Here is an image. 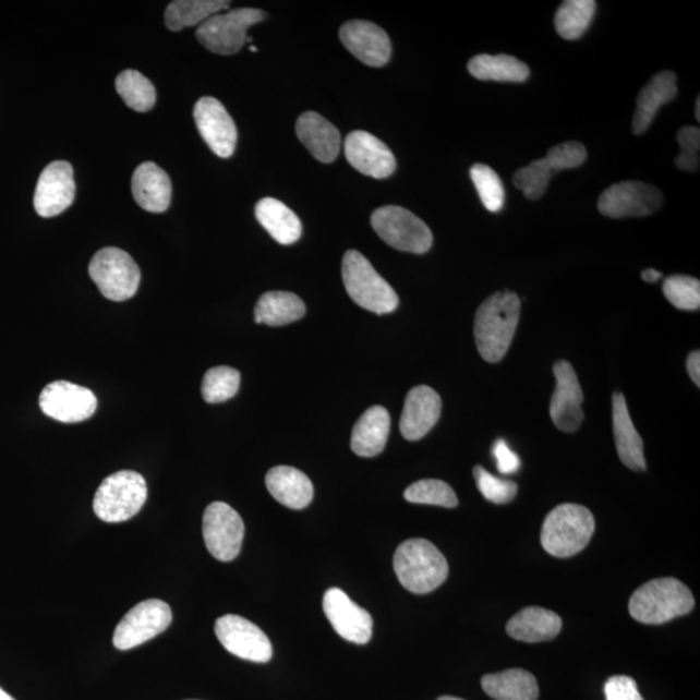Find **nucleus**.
<instances>
[{
  "label": "nucleus",
  "instance_id": "nucleus-1",
  "mask_svg": "<svg viewBox=\"0 0 700 700\" xmlns=\"http://www.w3.org/2000/svg\"><path fill=\"white\" fill-rule=\"evenodd\" d=\"M520 299L511 291L492 294L475 315L476 347L486 362L497 363L509 350L520 317Z\"/></svg>",
  "mask_w": 700,
  "mask_h": 700
},
{
  "label": "nucleus",
  "instance_id": "nucleus-2",
  "mask_svg": "<svg viewBox=\"0 0 700 700\" xmlns=\"http://www.w3.org/2000/svg\"><path fill=\"white\" fill-rule=\"evenodd\" d=\"M394 567L401 586L414 594L434 592L449 575L443 553L424 539L402 542L395 553Z\"/></svg>",
  "mask_w": 700,
  "mask_h": 700
},
{
  "label": "nucleus",
  "instance_id": "nucleus-3",
  "mask_svg": "<svg viewBox=\"0 0 700 700\" xmlns=\"http://www.w3.org/2000/svg\"><path fill=\"white\" fill-rule=\"evenodd\" d=\"M696 606L690 589L674 578L651 580L638 588L629 601V614L648 626H659L688 615Z\"/></svg>",
  "mask_w": 700,
  "mask_h": 700
},
{
  "label": "nucleus",
  "instance_id": "nucleus-4",
  "mask_svg": "<svg viewBox=\"0 0 700 700\" xmlns=\"http://www.w3.org/2000/svg\"><path fill=\"white\" fill-rule=\"evenodd\" d=\"M595 520L586 506L563 504L547 515L541 531V544L557 558H569L583 551L592 540Z\"/></svg>",
  "mask_w": 700,
  "mask_h": 700
},
{
  "label": "nucleus",
  "instance_id": "nucleus-5",
  "mask_svg": "<svg viewBox=\"0 0 700 700\" xmlns=\"http://www.w3.org/2000/svg\"><path fill=\"white\" fill-rule=\"evenodd\" d=\"M341 271L346 290L357 305L379 315L396 311L398 297L394 288L360 252L346 253Z\"/></svg>",
  "mask_w": 700,
  "mask_h": 700
},
{
  "label": "nucleus",
  "instance_id": "nucleus-6",
  "mask_svg": "<svg viewBox=\"0 0 700 700\" xmlns=\"http://www.w3.org/2000/svg\"><path fill=\"white\" fill-rule=\"evenodd\" d=\"M147 494V483L141 473L119 471L102 480L95 493L94 511L107 523H121L142 510Z\"/></svg>",
  "mask_w": 700,
  "mask_h": 700
},
{
  "label": "nucleus",
  "instance_id": "nucleus-7",
  "mask_svg": "<svg viewBox=\"0 0 700 700\" xmlns=\"http://www.w3.org/2000/svg\"><path fill=\"white\" fill-rule=\"evenodd\" d=\"M94 283L102 297L112 301L132 299L141 285V270L125 251L108 246L95 253L88 265Z\"/></svg>",
  "mask_w": 700,
  "mask_h": 700
},
{
  "label": "nucleus",
  "instance_id": "nucleus-8",
  "mask_svg": "<svg viewBox=\"0 0 700 700\" xmlns=\"http://www.w3.org/2000/svg\"><path fill=\"white\" fill-rule=\"evenodd\" d=\"M372 226L384 242L398 251L423 255L434 242L429 226L414 213L397 205L376 209L372 216Z\"/></svg>",
  "mask_w": 700,
  "mask_h": 700
},
{
  "label": "nucleus",
  "instance_id": "nucleus-9",
  "mask_svg": "<svg viewBox=\"0 0 700 700\" xmlns=\"http://www.w3.org/2000/svg\"><path fill=\"white\" fill-rule=\"evenodd\" d=\"M267 17L257 9H238L216 13L197 27L196 38L208 51L217 55H233L242 50L246 31Z\"/></svg>",
  "mask_w": 700,
  "mask_h": 700
},
{
  "label": "nucleus",
  "instance_id": "nucleus-10",
  "mask_svg": "<svg viewBox=\"0 0 700 700\" xmlns=\"http://www.w3.org/2000/svg\"><path fill=\"white\" fill-rule=\"evenodd\" d=\"M171 620L173 614L168 603L160 600L143 601L130 610L116 627L114 648L126 651L141 647L167 630Z\"/></svg>",
  "mask_w": 700,
  "mask_h": 700
},
{
  "label": "nucleus",
  "instance_id": "nucleus-11",
  "mask_svg": "<svg viewBox=\"0 0 700 700\" xmlns=\"http://www.w3.org/2000/svg\"><path fill=\"white\" fill-rule=\"evenodd\" d=\"M245 527L231 506L213 503L203 517V536L209 553L217 560L231 562L242 551Z\"/></svg>",
  "mask_w": 700,
  "mask_h": 700
},
{
  "label": "nucleus",
  "instance_id": "nucleus-12",
  "mask_svg": "<svg viewBox=\"0 0 700 700\" xmlns=\"http://www.w3.org/2000/svg\"><path fill=\"white\" fill-rule=\"evenodd\" d=\"M662 191L651 184L626 181L613 184L599 198V210L608 218L644 217L662 208Z\"/></svg>",
  "mask_w": 700,
  "mask_h": 700
},
{
  "label": "nucleus",
  "instance_id": "nucleus-13",
  "mask_svg": "<svg viewBox=\"0 0 700 700\" xmlns=\"http://www.w3.org/2000/svg\"><path fill=\"white\" fill-rule=\"evenodd\" d=\"M216 636L230 654L253 663H267L273 657L269 638L256 624L238 615L219 617L215 626Z\"/></svg>",
  "mask_w": 700,
  "mask_h": 700
},
{
  "label": "nucleus",
  "instance_id": "nucleus-14",
  "mask_svg": "<svg viewBox=\"0 0 700 700\" xmlns=\"http://www.w3.org/2000/svg\"><path fill=\"white\" fill-rule=\"evenodd\" d=\"M39 407L47 417L61 423H79L92 418L98 400L90 389L71 382L58 381L43 390Z\"/></svg>",
  "mask_w": 700,
  "mask_h": 700
},
{
  "label": "nucleus",
  "instance_id": "nucleus-15",
  "mask_svg": "<svg viewBox=\"0 0 700 700\" xmlns=\"http://www.w3.org/2000/svg\"><path fill=\"white\" fill-rule=\"evenodd\" d=\"M194 119L198 133L213 153L222 159H229L237 147L238 130L222 102L210 96L198 99Z\"/></svg>",
  "mask_w": 700,
  "mask_h": 700
},
{
  "label": "nucleus",
  "instance_id": "nucleus-16",
  "mask_svg": "<svg viewBox=\"0 0 700 700\" xmlns=\"http://www.w3.org/2000/svg\"><path fill=\"white\" fill-rule=\"evenodd\" d=\"M74 196L72 165L67 161H53L47 165L39 177L34 194V208L40 217L59 216L71 207Z\"/></svg>",
  "mask_w": 700,
  "mask_h": 700
},
{
  "label": "nucleus",
  "instance_id": "nucleus-17",
  "mask_svg": "<svg viewBox=\"0 0 700 700\" xmlns=\"http://www.w3.org/2000/svg\"><path fill=\"white\" fill-rule=\"evenodd\" d=\"M554 375L557 387L552 397L551 417L558 430L571 434L580 429L583 421V394L579 377L571 363L565 360L555 362Z\"/></svg>",
  "mask_w": 700,
  "mask_h": 700
},
{
  "label": "nucleus",
  "instance_id": "nucleus-18",
  "mask_svg": "<svg viewBox=\"0 0 700 700\" xmlns=\"http://www.w3.org/2000/svg\"><path fill=\"white\" fill-rule=\"evenodd\" d=\"M324 611L333 628L349 642L365 644L373 637V617L365 608L355 605L338 588L328 589L324 596Z\"/></svg>",
  "mask_w": 700,
  "mask_h": 700
},
{
  "label": "nucleus",
  "instance_id": "nucleus-19",
  "mask_svg": "<svg viewBox=\"0 0 700 700\" xmlns=\"http://www.w3.org/2000/svg\"><path fill=\"white\" fill-rule=\"evenodd\" d=\"M339 36L347 50L369 67H384L393 55L388 34L376 24L353 20L340 27Z\"/></svg>",
  "mask_w": 700,
  "mask_h": 700
},
{
  "label": "nucleus",
  "instance_id": "nucleus-20",
  "mask_svg": "<svg viewBox=\"0 0 700 700\" xmlns=\"http://www.w3.org/2000/svg\"><path fill=\"white\" fill-rule=\"evenodd\" d=\"M345 149L348 162L362 174L384 180L395 173L393 150L373 134L355 130L347 136Z\"/></svg>",
  "mask_w": 700,
  "mask_h": 700
},
{
  "label": "nucleus",
  "instance_id": "nucleus-21",
  "mask_svg": "<svg viewBox=\"0 0 700 700\" xmlns=\"http://www.w3.org/2000/svg\"><path fill=\"white\" fill-rule=\"evenodd\" d=\"M442 398L436 390L420 386L410 390L402 410L400 431L409 442L421 440L442 415Z\"/></svg>",
  "mask_w": 700,
  "mask_h": 700
},
{
  "label": "nucleus",
  "instance_id": "nucleus-22",
  "mask_svg": "<svg viewBox=\"0 0 700 700\" xmlns=\"http://www.w3.org/2000/svg\"><path fill=\"white\" fill-rule=\"evenodd\" d=\"M297 134L300 142L318 161L331 164L338 159L341 135L324 116L315 112L301 114L297 122Z\"/></svg>",
  "mask_w": 700,
  "mask_h": 700
},
{
  "label": "nucleus",
  "instance_id": "nucleus-23",
  "mask_svg": "<svg viewBox=\"0 0 700 700\" xmlns=\"http://www.w3.org/2000/svg\"><path fill=\"white\" fill-rule=\"evenodd\" d=\"M266 488L288 509L301 510L311 505L314 488L303 471L290 466H277L267 472Z\"/></svg>",
  "mask_w": 700,
  "mask_h": 700
},
{
  "label": "nucleus",
  "instance_id": "nucleus-24",
  "mask_svg": "<svg viewBox=\"0 0 700 700\" xmlns=\"http://www.w3.org/2000/svg\"><path fill=\"white\" fill-rule=\"evenodd\" d=\"M132 191L136 204L150 213H162L171 202V181L167 171L155 162H143L135 169Z\"/></svg>",
  "mask_w": 700,
  "mask_h": 700
},
{
  "label": "nucleus",
  "instance_id": "nucleus-25",
  "mask_svg": "<svg viewBox=\"0 0 700 700\" xmlns=\"http://www.w3.org/2000/svg\"><path fill=\"white\" fill-rule=\"evenodd\" d=\"M613 425L617 455L620 461L633 471L647 470L643 442L629 415L626 397L621 393L613 396Z\"/></svg>",
  "mask_w": 700,
  "mask_h": 700
},
{
  "label": "nucleus",
  "instance_id": "nucleus-26",
  "mask_svg": "<svg viewBox=\"0 0 700 700\" xmlns=\"http://www.w3.org/2000/svg\"><path fill=\"white\" fill-rule=\"evenodd\" d=\"M677 95V75L663 71L654 75L637 96V109L631 122L636 135H641L653 123L659 108L674 100Z\"/></svg>",
  "mask_w": 700,
  "mask_h": 700
},
{
  "label": "nucleus",
  "instance_id": "nucleus-27",
  "mask_svg": "<svg viewBox=\"0 0 700 700\" xmlns=\"http://www.w3.org/2000/svg\"><path fill=\"white\" fill-rule=\"evenodd\" d=\"M560 617L551 610L528 607L521 610L507 623V635L521 642L551 641L562 630Z\"/></svg>",
  "mask_w": 700,
  "mask_h": 700
},
{
  "label": "nucleus",
  "instance_id": "nucleus-28",
  "mask_svg": "<svg viewBox=\"0 0 700 700\" xmlns=\"http://www.w3.org/2000/svg\"><path fill=\"white\" fill-rule=\"evenodd\" d=\"M390 417L386 408L373 407L357 421L350 446L357 456L375 457L386 448Z\"/></svg>",
  "mask_w": 700,
  "mask_h": 700
},
{
  "label": "nucleus",
  "instance_id": "nucleus-29",
  "mask_svg": "<svg viewBox=\"0 0 700 700\" xmlns=\"http://www.w3.org/2000/svg\"><path fill=\"white\" fill-rule=\"evenodd\" d=\"M255 212L257 221L279 244L290 245L301 238L303 226L299 217L277 198H261Z\"/></svg>",
  "mask_w": 700,
  "mask_h": 700
},
{
  "label": "nucleus",
  "instance_id": "nucleus-30",
  "mask_svg": "<svg viewBox=\"0 0 700 700\" xmlns=\"http://www.w3.org/2000/svg\"><path fill=\"white\" fill-rule=\"evenodd\" d=\"M482 686L486 695L496 700H538V679L524 669H507L485 675Z\"/></svg>",
  "mask_w": 700,
  "mask_h": 700
},
{
  "label": "nucleus",
  "instance_id": "nucleus-31",
  "mask_svg": "<svg viewBox=\"0 0 700 700\" xmlns=\"http://www.w3.org/2000/svg\"><path fill=\"white\" fill-rule=\"evenodd\" d=\"M305 312L304 301L297 294L271 291L264 293L257 301L255 321L258 325L279 327L303 318Z\"/></svg>",
  "mask_w": 700,
  "mask_h": 700
},
{
  "label": "nucleus",
  "instance_id": "nucleus-32",
  "mask_svg": "<svg viewBox=\"0 0 700 700\" xmlns=\"http://www.w3.org/2000/svg\"><path fill=\"white\" fill-rule=\"evenodd\" d=\"M472 77L480 81L524 82L530 77V68L510 55H476L469 64Z\"/></svg>",
  "mask_w": 700,
  "mask_h": 700
},
{
  "label": "nucleus",
  "instance_id": "nucleus-33",
  "mask_svg": "<svg viewBox=\"0 0 700 700\" xmlns=\"http://www.w3.org/2000/svg\"><path fill=\"white\" fill-rule=\"evenodd\" d=\"M229 5L230 2L225 0H176L165 11V25L171 32L202 25L216 13L228 10Z\"/></svg>",
  "mask_w": 700,
  "mask_h": 700
},
{
  "label": "nucleus",
  "instance_id": "nucleus-34",
  "mask_svg": "<svg viewBox=\"0 0 700 700\" xmlns=\"http://www.w3.org/2000/svg\"><path fill=\"white\" fill-rule=\"evenodd\" d=\"M595 10L594 0H567L555 13V29L563 39H578L592 24Z\"/></svg>",
  "mask_w": 700,
  "mask_h": 700
},
{
  "label": "nucleus",
  "instance_id": "nucleus-35",
  "mask_svg": "<svg viewBox=\"0 0 700 700\" xmlns=\"http://www.w3.org/2000/svg\"><path fill=\"white\" fill-rule=\"evenodd\" d=\"M116 90L126 106L136 112H148L155 107V86L138 71L129 70L120 73L116 80Z\"/></svg>",
  "mask_w": 700,
  "mask_h": 700
},
{
  "label": "nucleus",
  "instance_id": "nucleus-36",
  "mask_svg": "<svg viewBox=\"0 0 700 700\" xmlns=\"http://www.w3.org/2000/svg\"><path fill=\"white\" fill-rule=\"evenodd\" d=\"M405 499L411 504L442 506L452 509L458 505V498L449 484L436 479L420 480L411 484L403 493Z\"/></svg>",
  "mask_w": 700,
  "mask_h": 700
},
{
  "label": "nucleus",
  "instance_id": "nucleus-37",
  "mask_svg": "<svg viewBox=\"0 0 700 700\" xmlns=\"http://www.w3.org/2000/svg\"><path fill=\"white\" fill-rule=\"evenodd\" d=\"M240 373L229 366H218L208 370L202 383V395L208 403H219L230 400L238 394Z\"/></svg>",
  "mask_w": 700,
  "mask_h": 700
},
{
  "label": "nucleus",
  "instance_id": "nucleus-38",
  "mask_svg": "<svg viewBox=\"0 0 700 700\" xmlns=\"http://www.w3.org/2000/svg\"><path fill=\"white\" fill-rule=\"evenodd\" d=\"M555 174L552 165L545 159L534 160L521 168L512 177L514 186L523 191L528 201H539Z\"/></svg>",
  "mask_w": 700,
  "mask_h": 700
},
{
  "label": "nucleus",
  "instance_id": "nucleus-39",
  "mask_svg": "<svg viewBox=\"0 0 700 700\" xmlns=\"http://www.w3.org/2000/svg\"><path fill=\"white\" fill-rule=\"evenodd\" d=\"M473 184L484 204L492 213L503 209L505 204V189L499 176L488 165L476 164L470 170Z\"/></svg>",
  "mask_w": 700,
  "mask_h": 700
},
{
  "label": "nucleus",
  "instance_id": "nucleus-40",
  "mask_svg": "<svg viewBox=\"0 0 700 700\" xmlns=\"http://www.w3.org/2000/svg\"><path fill=\"white\" fill-rule=\"evenodd\" d=\"M664 297L679 311H698L700 281L688 276H672L664 280Z\"/></svg>",
  "mask_w": 700,
  "mask_h": 700
},
{
  "label": "nucleus",
  "instance_id": "nucleus-41",
  "mask_svg": "<svg viewBox=\"0 0 700 700\" xmlns=\"http://www.w3.org/2000/svg\"><path fill=\"white\" fill-rule=\"evenodd\" d=\"M473 478L476 480L479 491L482 492L485 499L491 500L493 504L506 505L517 496V484L510 482V480L493 476L482 466H476L473 469Z\"/></svg>",
  "mask_w": 700,
  "mask_h": 700
},
{
  "label": "nucleus",
  "instance_id": "nucleus-42",
  "mask_svg": "<svg viewBox=\"0 0 700 700\" xmlns=\"http://www.w3.org/2000/svg\"><path fill=\"white\" fill-rule=\"evenodd\" d=\"M677 141L681 150L676 157V167L695 173L699 169L700 130L696 126L679 129Z\"/></svg>",
  "mask_w": 700,
  "mask_h": 700
},
{
  "label": "nucleus",
  "instance_id": "nucleus-43",
  "mask_svg": "<svg viewBox=\"0 0 700 700\" xmlns=\"http://www.w3.org/2000/svg\"><path fill=\"white\" fill-rule=\"evenodd\" d=\"M588 150L580 142L557 144L547 150L545 159L552 165L555 173L560 170L579 168L586 162Z\"/></svg>",
  "mask_w": 700,
  "mask_h": 700
},
{
  "label": "nucleus",
  "instance_id": "nucleus-44",
  "mask_svg": "<svg viewBox=\"0 0 700 700\" xmlns=\"http://www.w3.org/2000/svg\"><path fill=\"white\" fill-rule=\"evenodd\" d=\"M606 700H644L637 683L629 676H614L605 684Z\"/></svg>",
  "mask_w": 700,
  "mask_h": 700
},
{
  "label": "nucleus",
  "instance_id": "nucleus-45",
  "mask_svg": "<svg viewBox=\"0 0 700 700\" xmlns=\"http://www.w3.org/2000/svg\"><path fill=\"white\" fill-rule=\"evenodd\" d=\"M493 456L497 461V469L504 475H511L520 469V459L504 440H497L493 446Z\"/></svg>",
  "mask_w": 700,
  "mask_h": 700
},
{
  "label": "nucleus",
  "instance_id": "nucleus-46",
  "mask_svg": "<svg viewBox=\"0 0 700 700\" xmlns=\"http://www.w3.org/2000/svg\"><path fill=\"white\" fill-rule=\"evenodd\" d=\"M686 366H688V373L691 377V381L697 384V387L700 386V352L699 350H695V352H691L688 359V363H686Z\"/></svg>",
  "mask_w": 700,
  "mask_h": 700
},
{
  "label": "nucleus",
  "instance_id": "nucleus-47",
  "mask_svg": "<svg viewBox=\"0 0 700 700\" xmlns=\"http://www.w3.org/2000/svg\"><path fill=\"white\" fill-rule=\"evenodd\" d=\"M662 277H663V274L655 269H648L642 271L641 274L642 280L648 281V283H655V281L661 279Z\"/></svg>",
  "mask_w": 700,
  "mask_h": 700
},
{
  "label": "nucleus",
  "instance_id": "nucleus-48",
  "mask_svg": "<svg viewBox=\"0 0 700 700\" xmlns=\"http://www.w3.org/2000/svg\"><path fill=\"white\" fill-rule=\"evenodd\" d=\"M0 700H16L15 698H12L10 695H7V692L0 688Z\"/></svg>",
  "mask_w": 700,
  "mask_h": 700
},
{
  "label": "nucleus",
  "instance_id": "nucleus-49",
  "mask_svg": "<svg viewBox=\"0 0 700 700\" xmlns=\"http://www.w3.org/2000/svg\"><path fill=\"white\" fill-rule=\"evenodd\" d=\"M696 116H697V120L700 121V98L697 99Z\"/></svg>",
  "mask_w": 700,
  "mask_h": 700
},
{
  "label": "nucleus",
  "instance_id": "nucleus-50",
  "mask_svg": "<svg viewBox=\"0 0 700 700\" xmlns=\"http://www.w3.org/2000/svg\"><path fill=\"white\" fill-rule=\"evenodd\" d=\"M437 700H464V699L445 696V697L438 698Z\"/></svg>",
  "mask_w": 700,
  "mask_h": 700
},
{
  "label": "nucleus",
  "instance_id": "nucleus-51",
  "mask_svg": "<svg viewBox=\"0 0 700 700\" xmlns=\"http://www.w3.org/2000/svg\"><path fill=\"white\" fill-rule=\"evenodd\" d=\"M250 51H251V52H257V51H258V48H256L255 46H251V47H250Z\"/></svg>",
  "mask_w": 700,
  "mask_h": 700
}]
</instances>
